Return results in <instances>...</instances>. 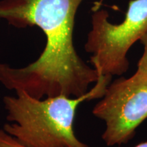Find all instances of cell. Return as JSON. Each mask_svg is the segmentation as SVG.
<instances>
[{"mask_svg":"<svg viewBox=\"0 0 147 147\" xmlns=\"http://www.w3.org/2000/svg\"><path fill=\"white\" fill-rule=\"evenodd\" d=\"M83 0H3L0 18L16 27L38 26L46 46L38 59L13 67L0 62V83L37 99L85 94L98 72L76 53L73 42L75 16Z\"/></svg>","mask_w":147,"mask_h":147,"instance_id":"obj_1","label":"cell"},{"mask_svg":"<svg viewBox=\"0 0 147 147\" xmlns=\"http://www.w3.org/2000/svg\"><path fill=\"white\" fill-rule=\"evenodd\" d=\"M112 77L98 73L93 88L80 97L37 99L23 91L15 92V96H5L8 123L2 129L27 147H89L74 131L77 108L85 101L102 98Z\"/></svg>","mask_w":147,"mask_h":147,"instance_id":"obj_2","label":"cell"},{"mask_svg":"<svg viewBox=\"0 0 147 147\" xmlns=\"http://www.w3.org/2000/svg\"><path fill=\"white\" fill-rule=\"evenodd\" d=\"M108 18L107 10L93 11L84 49L91 54L90 63L97 72L121 76L129 68L130 48L147 32V0H130L119 24L110 23Z\"/></svg>","mask_w":147,"mask_h":147,"instance_id":"obj_3","label":"cell"},{"mask_svg":"<svg viewBox=\"0 0 147 147\" xmlns=\"http://www.w3.org/2000/svg\"><path fill=\"white\" fill-rule=\"evenodd\" d=\"M92 113L105 122L102 138L107 146L127 144L147 119V78L134 74L129 78L116 79Z\"/></svg>","mask_w":147,"mask_h":147,"instance_id":"obj_4","label":"cell"},{"mask_svg":"<svg viewBox=\"0 0 147 147\" xmlns=\"http://www.w3.org/2000/svg\"><path fill=\"white\" fill-rule=\"evenodd\" d=\"M140 40L144 46V52L138 63V68L134 74L147 78V32Z\"/></svg>","mask_w":147,"mask_h":147,"instance_id":"obj_5","label":"cell"},{"mask_svg":"<svg viewBox=\"0 0 147 147\" xmlns=\"http://www.w3.org/2000/svg\"><path fill=\"white\" fill-rule=\"evenodd\" d=\"M0 147H27L18 142L15 138L0 129Z\"/></svg>","mask_w":147,"mask_h":147,"instance_id":"obj_6","label":"cell"},{"mask_svg":"<svg viewBox=\"0 0 147 147\" xmlns=\"http://www.w3.org/2000/svg\"><path fill=\"white\" fill-rule=\"evenodd\" d=\"M104 0H99V1H96V2L95 3L94 5H93V8H92V10H93V11L97 10H98V9H100L101 8V6H102V3H104Z\"/></svg>","mask_w":147,"mask_h":147,"instance_id":"obj_7","label":"cell"},{"mask_svg":"<svg viewBox=\"0 0 147 147\" xmlns=\"http://www.w3.org/2000/svg\"><path fill=\"white\" fill-rule=\"evenodd\" d=\"M135 147H147V142L140 143V144H138L137 146H136Z\"/></svg>","mask_w":147,"mask_h":147,"instance_id":"obj_8","label":"cell"}]
</instances>
